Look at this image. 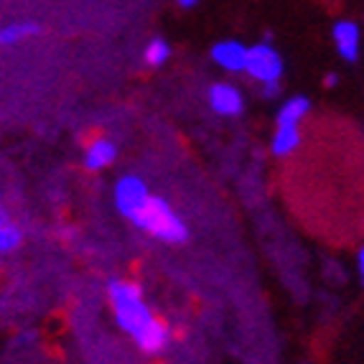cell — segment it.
<instances>
[{"label":"cell","mask_w":364,"mask_h":364,"mask_svg":"<svg viewBox=\"0 0 364 364\" xmlns=\"http://www.w3.org/2000/svg\"><path fill=\"white\" fill-rule=\"evenodd\" d=\"M109 309L115 314L117 326L133 339L143 354H164L171 346V328L161 321L148 306L146 296L133 280H109Z\"/></svg>","instance_id":"obj_1"},{"label":"cell","mask_w":364,"mask_h":364,"mask_svg":"<svg viewBox=\"0 0 364 364\" xmlns=\"http://www.w3.org/2000/svg\"><path fill=\"white\" fill-rule=\"evenodd\" d=\"M125 219L146 235H151L153 240H158V242L181 245L188 240V227L176 214V209L171 207L164 196H156L151 191L140 199L138 207H133L125 214Z\"/></svg>","instance_id":"obj_2"},{"label":"cell","mask_w":364,"mask_h":364,"mask_svg":"<svg viewBox=\"0 0 364 364\" xmlns=\"http://www.w3.org/2000/svg\"><path fill=\"white\" fill-rule=\"evenodd\" d=\"M286 72L283 56L278 54L270 36H265V41L247 46V61H245V74L250 79H255L257 85H270V82H280Z\"/></svg>","instance_id":"obj_3"},{"label":"cell","mask_w":364,"mask_h":364,"mask_svg":"<svg viewBox=\"0 0 364 364\" xmlns=\"http://www.w3.org/2000/svg\"><path fill=\"white\" fill-rule=\"evenodd\" d=\"M209 107L219 117H237L245 112V95L230 82H217L207 92Z\"/></svg>","instance_id":"obj_4"},{"label":"cell","mask_w":364,"mask_h":364,"mask_svg":"<svg viewBox=\"0 0 364 364\" xmlns=\"http://www.w3.org/2000/svg\"><path fill=\"white\" fill-rule=\"evenodd\" d=\"M331 38L336 43V54L346 64H357L359 51H362V31L354 21H336L331 28Z\"/></svg>","instance_id":"obj_5"},{"label":"cell","mask_w":364,"mask_h":364,"mask_svg":"<svg viewBox=\"0 0 364 364\" xmlns=\"http://www.w3.org/2000/svg\"><path fill=\"white\" fill-rule=\"evenodd\" d=\"M212 61L225 72H245V61H247V46L237 38H225L212 46Z\"/></svg>","instance_id":"obj_6"},{"label":"cell","mask_w":364,"mask_h":364,"mask_svg":"<svg viewBox=\"0 0 364 364\" xmlns=\"http://www.w3.org/2000/svg\"><path fill=\"white\" fill-rule=\"evenodd\" d=\"M85 168L87 171H102L117 161V146L109 138H92L85 148Z\"/></svg>","instance_id":"obj_7"},{"label":"cell","mask_w":364,"mask_h":364,"mask_svg":"<svg viewBox=\"0 0 364 364\" xmlns=\"http://www.w3.org/2000/svg\"><path fill=\"white\" fill-rule=\"evenodd\" d=\"M301 148V130L298 125H275L273 140H270V153L278 158H286Z\"/></svg>","instance_id":"obj_8"},{"label":"cell","mask_w":364,"mask_h":364,"mask_svg":"<svg viewBox=\"0 0 364 364\" xmlns=\"http://www.w3.org/2000/svg\"><path fill=\"white\" fill-rule=\"evenodd\" d=\"M41 26L33 23V21H13V23L0 26V46H16V43H23L28 38L38 36Z\"/></svg>","instance_id":"obj_9"},{"label":"cell","mask_w":364,"mask_h":364,"mask_svg":"<svg viewBox=\"0 0 364 364\" xmlns=\"http://www.w3.org/2000/svg\"><path fill=\"white\" fill-rule=\"evenodd\" d=\"M311 109V100L304 95H296V97H288L286 102L280 105L278 115H275V125H301Z\"/></svg>","instance_id":"obj_10"},{"label":"cell","mask_w":364,"mask_h":364,"mask_svg":"<svg viewBox=\"0 0 364 364\" xmlns=\"http://www.w3.org/2000/svg\"><path fill=\"white\" fill-rule=\"evenodd\" d=\"M143 59H146L148 67H164L166 61L171 59V43L164 36L151 38L146 51H143Z\"/></svg>","instance_id":"obj_11"},{"label":"cell","mask_w":364,"mask_h":364,"mask_svg":"<svg viewBox=\"0 0 364 364\" xmlns=\"http://www.w3.org/2000/svg\"><path fill=\"white\" fill-rule=\"evenodd\" d=\"M23 242V232L18 225H13L11 219L0 225V255H8L13 250H18V245Z\"/></svg>","instance_id":"obj_12"},{"label":"cell","mask_w":364,"mask_h":364,"mask_svg":"<svg viewBox=\"0 0 364 364\" xmlns=\"http://www.w3.org/2000/svg\"><path fill=\"white\" fill-rule=\"evenodd\" d=\"M278 92H280V82H270V85H262V97L273 100V97H278Z\"/></svg>","instance_id":"obj_13"},{"label":"cell","mask_w":364,"mask_h":364,"mask_svg":"<svg viewBox=\"0 0 364 364\" xmlns=\"http://www.w3.org/2000/svg\"><path fill=\"white\" fill-rule=\"evenodd\" d=\"M323 85H326L328 90H336V87H339V74L328 72L326 77H323Z\"/></svg>","instance_id":"obj_14"},{"label":"cell","mask_w":364,"mask_h":364,"mask_svg":"<svg viewBox=\"0 0 364 364\" xmlns=\"http://www.w3.org/2000/svg\"><path fill=\"white\" fill-rule=\"evenodd\" d=\"M357 273H359V280H362V286H364V247L359 250V255H357Z\"/></svg>","instance_id":"obj_15"},{"label":"cell","mask_w":364,"mask_h":364,"mask_svg":"<svg viewBox=\"0 0 364 364\" xmlns=\"http://www.w3.org/2000/svg\"><path fill=\"white\" fill-rule=\"evenodd\" d=\"M176 3H178L181 8H194L196 3H199V0H176Z\"/></svg>","instance_id":"obj_16"},{"label":"cell","mask_w":364,"mask_h":364,"mask_svg":"<svg viewBox=\"0 0 364 364\" xmlns=\"http://www.w3.org/2000/svg\"><path fill=\"white\" fill-rule=\"evenodd\" d=\"M8 212H6V207H3V201H0V225H3V222H8Z\"/></svg>","instance_id":"obj_17"}]
</instances>
